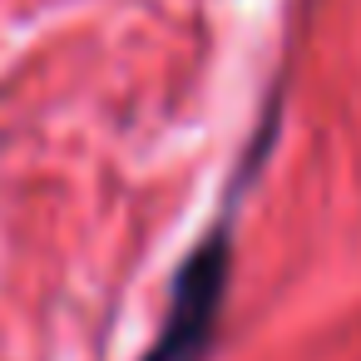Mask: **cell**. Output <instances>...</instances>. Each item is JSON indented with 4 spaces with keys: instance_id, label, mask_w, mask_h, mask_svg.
I'll return each instance as SVG.
<instances>
[{
    "instance_id": "cell-1",
    "label": "cell",
    "mask_w": 361,
    "mask_h": 361,
    "mask_svg": "<svg viewBox=\"0 0 361 361\" xmlns=\"http://www.w3.org/2000/svg\"><path fill=\"white\" fill-rule=\"evenodd\" d=\"M233 203L238 198H228L218 223L203 228L193 252L178 262L169 307H164V326L149 341L144 361H203L208 356V341H213L218 312H223V292H228V267H233Z\"/></svg>"
}]
</instances>
